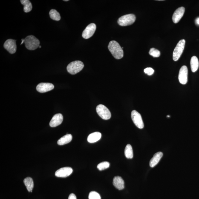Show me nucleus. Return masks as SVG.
<instances>
[{
    "label": "nucleus",
    "instance_id": "18",
    "mask_svg": "<svg viewBox=\"0 0 199 199\" xmlns=\"http://www.w3.org/2000/svg\"><path fill=\"white\" fill-rule=\"evenodd\" d=\"M72 139V136L70 134L66 135L58 140L57 143L59 145H63L70 143Z\"/></svg>",
    "mask_w": 199,
    "mask_h": 199
},
{
    "label": "nucleus",
    "instance_id": "8",
    "mask_svg": "<svg viewBox=\"0 0 199 199\" xmlns=\"http://www.w3.org/2000/svg\"><path fill=\"white\" fill-rule=\"evenodd\" d=\"M96 26L94 23H91L87 26L83 32L82 37L86 39H89L94 34L96 30Z\"/></svg>",
    "mask_w": 199,
    "mask_h": 199
},
{
    "label": "nucleus",
    "instance_id": "2",
    "mask_svg": "<svg viewBox=\"0 0 199 199\" xmlns=\"http://www.w3.org/2000/svg\"><path fill=\"white\" fill-rule=\"evenodd\" d=\"M24 44L27 49L34 50L39 47L40 42L37 38L33 35L27 36L24 39Z\"/></svg>",
    "mask_w": 199,
    "mask_h": 199
},
{
    "label": "nucleus",
    "instance_id": "28",
    "mask_svg": "<svg viewBox=\"0 0 199 199\" xmlns=\"http://www.w3.org/2000/svg\"><path fill=\"white\" fill-rule=\"evenodd\" d=\"M68 199H77V198L74 194H71L69 196Z\"/></svg>",
    "mask_w": 199,
    "mask_h": 199
},
{
    "label": "nucleus",
    "instance_id": "22",
    "mask_svg": "<svg viewBox=\"0 0 199 199\" xmlns=\"http://www.w3.org/2000/svg\"><path fill=\"white\" fill-rule=\"evenodd\" d=\"M125 155L127 159H132L133 157V152L132 147L130 144L127 145L125 149Z\"/></svg>",
    "mask_w": 199,
    "mask_h": 199
},
{
    "label": "nucleus",
    "instance_id": "31",
    "mask_svg": "<svg viewBox=\"0 0 199 199\" xmlns=\"http://www.w3.org/2000/svg\"><path fill=\"white\" fill-rule=\"evenodd\" d=\"M64 1H68V0H64Z\"/></svg>",
    "mask_w": 199,
    "mask_h": 199
},
{
    "label": "nucleus",
    "instance_id": "29",
    "mask_svg": "<svg viewBox=\"0 0 199 199\" xmlns=\"http://www.w3.org/2000/svg\"><path fill=\"white\" fill-rule=\"evenodd\" d=\"M195 23L197 25H199V18H197L196 20Z\"/></svg>",
    "mask_w": 199,
    "mask_h": 199
},
{
    "label": "nucleus",
    "instance_id": "30",
    "mask_svg": "<svg viewBox=\"0 0 199 199\" xmlns=\"http://www.w3.org/2000/svg\"><path fill=\"white\" fill-rule=\"evenodd\" d=\"M21 41H21V42L20 44L21 45V44H22L24 42V39H21Z\"/></svg>",
    "mask_w": 199,
    "mask_h": 199
},
{
    "label": "nucleus",
    "instance_id": "25",
    "mask_svg": "<svg viewBox=\"0 0 199 199\" xmlns=\"http://www.w3.org/2000/svg\"><path fill=\"white\" fill-rule=\"evenodd\" d=\"M149 53L151 56L155 58L159 57L160 55V52L154 48H151L149 52Z\"/></svg>",
    "mask_w": 199,
    "mask_h": 199
},
{
    "label": "nucleus",
    "instance_id": "20",
    "mask_svg": "<svg viewBox=\"0 0 199 199\" xmlns=\"http://www.w3.org/2000/svg\"><path fill=\"white\" fill-rule=\"evenodd\" d=\"M24 183L29 192H32L34 187V182L33 179L30 177H27L24 180Z\"/></svg>",
    "mask_w": 199,
    "mask_h": 199
},
{
    "label": "nucleus",
    "instance_id": "9",
    "mask_svg": "<svg viewBox=\"0 0 199 199\" xmlns=\"http://www.w3.org/2000/svg\"><path fill=\"white\" fill-rule=\"evenodd\" d=\"M4 47L11 54L15 53L17 50L16 40L10 39L7 40L4 42Z\"/></svg>",
    "mask_w": 199,
    "mask_h": 199
},
{
    "label": "nucleus",
    "instance_id": "12",
    "mask_svg": "<svg viewBox=\"0 0 199 199\" xmlns=\"http://www.w3.org/2000/svg\"><path fill=\"white\" fill-rule=\"evenodd\" d=\"M54 85L49 83H41L37 86L36 89L40 93H44L50 91L54 89Z\"/></svg>",
    "mask_w": 199,
    "mask_h": 199
},
{
    "label": "nucleus",
    "instance_id": "13",
    "mask_svg": "<svg viewBox=\"0 0 199 199\" xmlns=\"http://www.w3.org/2000/svg\"><path fill=\"white\" fill-rule=\"evenodd\" d=\"M185 12V8L183 7H179L174 12L173 15L172 20L174 23H177L183 17Z\"/></svg>",
    "mask_w": 199,
    "mask_h": 199
},
{
    "label": "nucleus",
    "instance_id": "1",
    "mask_svg": "<svg viewBox=\"0 0 199 199\" xmlns=\"http://www.w3.org/2000/svg\"><path fill=\"white\" fill-rule=\"evenodd\" d=\"M108 49L114 58L117 59H121L124 56V52L119 43L115 41H110Z\"/></svg>",
    "mask_w": 199,
    "mask_h": 199
},
{
    "label": "nucleus",
    "instance_id": "16",
    "mask_svg": "<svg viewBox=\"0 0 199 199\" xmlns=\"http://www.w3.org/2000/svg\"><path fill=\"white\" fill-rule=\"evenodd\" d=\"M163 154L162 152H158L154 154V157L150 160L149 165L151 168H154L157 164L158 163L160 160L163 157Z\"/></svg>",
    "mask_w": 199,
    "mask_h": 199
},
{
    "label": "nucleus",
    "instance_id": "5",
    "mask_svg": "<svg viewBox=\"0 0 199 199\" xmlns=\"http://www.w3.org/2000/svg\"><path fill=\"white\" fill-rule=\"evenodd\" d=\"M185 42L184 40H181L179 41L173 53V59L174 61H178L183 53L184 49Z\"/></svg>",
    "mask_w": 199,
    "mask_h": 199
},
{
    "label": "nucleus",
    "instance_id": "10",
    "mask_svg": "<svg viewBox=\"0 0 199 199\" xmlns=\"http://www.w3.org/2000/svg\"><path fill=\"white\" fill-rule=\"evenodd\" d=\"M188 70L186 66H183L181 67L179 75V80L180 83L185 85L188 82Z\"/></svg>",
    "mask_w": 199,
    "mask_h": 199
},
{
    "label": "nucleus",
    "instance_id": "17",
    "mask_svg": "<svg viewBox=\"0 0 199 199\" xmlns=\"http://www.w3.org/2000/svg\"><path fill=\"white\" fill-rule=\"evenodd\" d=\"M102 137V134L99 132H94L90 134L88 137V142L90 143H95L98 141Z\"/></svg>",
    "mask_w": 199,
    "mask_h": 199
},
{
    "label": "nucleus",
    "instance_id": "24",
    "mask_svg": "<svg viewBox=\"0 0 199 199\" xmlns=\"http://www.w3.org/2000/svg\"><path fill=\"white\" fill-rule=\"evenodd\" d=\"M110 163L108 162H101L97 165V168L99 170L102 171L108 169L110 166Z\"/></svg>",
    "mask_w": 199,
    "mask_h": 199
},
{
    "label": "nucleus",
    "instance_id": "3",
    "mask_svg": "<svg viewBox=\"0 0 199 199\" xmlns=\"http://www.w3.org/2000/svg\"><path fill=\"white\" fill-rule=\"evenodd\" d=\"M84 66V64L82 61H76L68 64L67 70L70 74L75 75L82 70Z\"/></svg>",
    "mask_w": 199,
    "mask_h": 199
},
{
    "label": "nucleus",
    "instance_id": "7",
    "mask_svg": "<svg viewBox=\"0 0 199 199\" xmlns=\"http://www.w3.org/2000/svg\"><path fill=\"white\" fill-rule=\"evenodd\" d=\"M131 118L135 125L139 129L144 128V123L142 116L140 113L136 110H133L131 112Z\"/></svg>",
    "mask_w": 199,
    "mask_h": 199
},
{
    "label": "nucleus",
    "instance_id": "14",
    "mask_svg": "<svg viewBox=\"0 0 199 199\" xmlns=\"http://www.w3.org/2000/svg\"><path fill=\"white\" fill-rule=\"evenodd\" d=\"M63 120V117L62 114H57L53 116L50 120V125L52 127H55L61 124Z\"/></svg>",
    "mask_w": 199,
    "mask_h": 199
},
{
    "label": "nucleus",
    "instance_id": "23",
    "mask_svg": "<svg viewBox=\"0 0 199 199\" xmlns=\"http://www.w3.org/2000/svg\"><path fill=\"white\" fill-rule=\"evenodd\" d=\"M49 15L50 17L52 19L56 21H59L61 19V16L59 12L55 10H52L50 11Z\"/></svg>",
    "mask_w": 199,
    "mask_h": 199
},
{
    "label": "nucleus",
    "instance_id": "15",
    "mask_svg": "<svg viewBox=\"0 0 199 199\" xmlns=\"http://www.w3.org/2000/svg\"><path fill=\"white\" fill-rule=\"evenodd\" d=\"M113 184L116 189H123L124 188V181L121 177L116 176L113 179Z\"/></svg>",
    "mask_w": 199,
    "mask_h": 199
},
{
    "label": "nucleus",
    "instance_id": "19",
    "mask_svg": "<svg viewBox=\"0 0 199 199\" xmlns=\"http://www.w3.org/2000/svg\"><path fill=\"white\" fill-rule=\"evenodd\" d=\"M190 64L191 70L193 72H196L199 67V61L197 56H194L191 58Z\"/></svg>",
    "mask_w": 199,
    "mask_h": 199
},
{
    "label": "nucleus",
    "instance_id": "26",
    "mask_svg": "<svg viewBox=\"0 0 199 199\" xmlns=\"http://www.w3.org/2000/svg\"><path fill=\"white\" fill-rule=\"evenodd\" d=\"M89 199H101V197L100 194L95 191H91L90 192L89 195Z\"/></svg>",
    "mask_w": 199,
    "mask_h": 199
},
{
    "label": "nucleus",
    "instance_id": "27",
    "mask_svg": "<svg viewBox=\"0 0 199 199\" xmlns=\"http://www.w3.org/2000/svg\"><path fill=\"white\" fill-rule=\"evenodd\" d=\"M144 72L146 74L148 75L151 76L154 74V70L152 68H147L145 69L144 70Z\"/></svg>",
    "mask_w": 199,
    "mask_h": 199
},
{
    "label": "nucleus",
    "instance_id": "11",
    "mask_svg": "<svg viewBox=\"0 0 199 199\" xmlns=\"http://www.w3.org/2000/svg\"><path fill=\"white\" fill-rule=\"evenodd\" d=\"M73 172V169L70 167H64L58 170L55 173L56 176L65 178L70 176Z\"/></svg>",
    "mask_w": 199,
    "mask_h": 199
},
{
    "label": "nucleus",
    "instance_id": "4",
    "mask_svg": "<svg viewBox=\"0 0 199 199\" xmlns=\"http://www.w3.org/2000/svg\"><path fill=\"white\" fill-rule=\"evenodd\" d=\"M136 20L135 15L132 14L124 15L119 18L118 23L122 26H126L133 24Z\"/></svg>",
    "mask_w": 199,
    "mask_h": 199
},
{
    "label": "nucleus",
    "instance_id": "32",
    "mask_svg": "<svg viewBox=\"0 0 199 199\" xmlns=\"http://www.w3.org/2000/svg\"><path fill=\"white\" fill-rule=\"evenodd\" d=\"M39 48H41V45H40V46H39Z\"/></svg>",
    "mask_w": 199,
    "mask_h": 199
},
{
    "label": "nucleus",
    "instance_id": "6",
    "mask_svg": "<svg viewBox=\"0 0 199 199\" xmlns=\"http://www.w3.org/2000/svg\"><path fill=\"white\" fill-rule=\"evenodd\" d=\"M96 112L101 118L108 120L111 117V113L110 110L105 105H97L96 108Z\"/></svg>",
    "mask_w": 199,
    "mask_h": 199
},
{
    "label": "nucleus",
    "instance_id": "21",
    "mask_svg": "<svg viewBox=\"0 0 199 199\" xmlns=\"http://www.w3.org/2000/svg\"><path fill=\"white\" fill-rule=\"evenodd\" d=\"M21 4L24 5V11L26 13H28L32 10V5L29 0H21Z\"/></svg>",
    "mask_w": 199,
    "mask_h": 199
}]
</instances>
